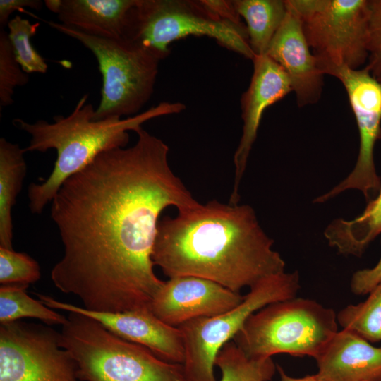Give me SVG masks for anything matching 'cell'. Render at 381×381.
Returning <instances> with one entry per match:
<instances>
[{"instance_id": "obj_1", "label": "cell", "mask_w": 381, "mask_h": 381, "mask_svg": "<svg viewBox=\"0 0 381 381\" xmlns=\"http://www.w3.org/2000/svg\"><path fill=\"white\" fill-rule=\"evenodd\" d=\"M135 133V145L99 155L52 200L64 255L51 279L88 310L150 308L164 283L152 260L159 216L200 204L171 170L168 145L142 127Z\"/></svg>"}, {"instance_id": "obj_2", "label": "cell", "mask_w": 381, "mask_h": 381, "mask_svg": "<svg viewBox=\"0 0 381 381\" xmlns=\"http://www.w3.org/2000/svg\"><path fill=\"white\" fill-rule=\"evenodd\" d=\"M273 243L250 206L211 200L159 220L152 260L169 278L201 277L240 293L284 272Z\"/></svg>"}, {"instance_id": "obj_3", "label": "cell", "mask_w": 381, "mask_h": 381, "mask_svg": "<svg viewBox=\"0 0 381 381\" xmlns=\"http://www.w3.org/2000/svg\"><path fill=\"white\" fill-rule=\"evenodd\" d=\"M87 99L88 94L83 95L70 114L57 115L52 122L38 120L29 123L19 118L13 120L16 127L30 135L25 152L56 151V159L48 178L42 183H32L28 187L29 208L33 214H40L61 184L99 155L125 147L129 141L128 131L135 132L150 119L177 114L185 109L180 102H162L125 119L113 116L95 120V109Z\"/></svg>"}, {"instance_id": "obj_4", "label": "cell", "mask_w": 381, "mask_h": 381, "mask_svg": "<svg viewBox=\"0 0 381 381\" xmlns=\"http://www.w3.org/2000/svg\"><path fill=\"white\" fill-rule=\"evenodd\" d=\"M59 342L82 381H186L182 364L167 362L79 313L69 312Z\"/></svg>"}, {"instance_id": "obj_5", "label": "cell", "mask_w": 381, "mask_h": 381, "mask_svg": "<svg viewBox=\"0 0 381 381\" xmlns=\"http://www.w3.org/2000/svg\"><path fill=\"white\" fill-rule=\"evenodd\" d=\"M337 332L333 309L294 297L254 313L232 341L250 358L288 353L315 358Z\"/></svg>"}, {"instance_id": "obj_6", "label": "cell", "mask_w": 381, "mask_h": 381, "mask_svg": "<svg viewBox=\"0 0 381 381\" xmlns=\"http://www.w3.org/2000/svg\"><path fill=\"white\" fill-rule=\"evenodd\" d=\"M190 35L213 38L248 59L255 57L246 25L222 20L200 0H137L131 11L124 38L161 61L169 54L171 43Z\"/></svg>"}, {"instance_id": "obj_7", "label": "cell", "mask_w": 381, "mask_h": 381, "mask_svg": "<svg viewBox=\"0 0 381 381\" xmlns=\"http://www.w3.org/2000/svg\"><path fill=\"white\" fill-rule=\"evenodd\" d=\"M48 25L88 49L102 74L101 99L95 120L136 115L154 92L160 60L126 38L109 40L83 33L54 21Z\"/></svg>"}, {"instance_id": "obj_8", "label": "cell", "mask_w": 381, "mask_h": 381, "mask_svg": "<svg viewBox=\"0 0 381 381\" xmlns=\"http://www.w3.org/2000/svg\"><path fill=\"white\" fill-rule=\"evenodd\" d=\"M300 288L298 272L284 271L250 287L243 301L232 309L179 326L185 349L183 367L186 381H217L214 374L216 357L248 318L272 303L296 297Z\"/></svg>"}, {"instance_id": "obj_9", "label": "cell", "mask_w": 381, "mask_h": 381, "mask_svg": "<svg viewBox=\"0 0 381 381\" xmlns=\"http://www.w3.org/2000/svg\"><path fill=\"white\" fill-rule=\"evenodd\" d=\"M319 65L358 69L368 58L369 0H289Z\"/></svg>"}, {"instance_id": "obj_10", "label": "cell", "mask_w": 381, "mask_h": 381, "mask_svg": "<svg viewBox=\"0 0 381 381\" xmlns=\"http://www.w3.org/2000/svg\"><path fill=\"white\" fill-rule=\"evenodd\" d=\"M322 72L343 85L354 114L359 133V150L352 171L315 202H324L348 189L361 191L369 202L381 188L374 161V150L381 138V82L365 66L353 69L344 66L319 65Z\"/></svg>"}, {"instance_id": "obj_11", "label": "cell", "mask_w": 381, "mask_h": 381, "mask_svg": "<svg viewBox=\"0 0 381 381\" xmlns=\"http://www.w3.org/2000/svg\"><path fill=\"white\" fill-rule=\"evenodd\" d=\"M60 332L20 320L0 325V381H82Z\"/></svg>"}, {"instance_id": "obj_12", "label": "cell", "mask_w": 381, "mask_h": 381, "mask_svg": "<svg viewBox=\"0 0 381 381\" xmlns=\"http://www.w3.org/2000/svg\"><path fill=\"white\" fill-rule=\"evenodd\" d=\"M35 295L50 308L79 313L97 320L109 331L146 347L167 362L182 365L184 362L185 349L181 330L162 322L150 308L119 313L95 312L48 295L39 293Z\"/></svg>"}, {"instance_id": "obj_13", "label": "cell", "mask_w": 381, "mask_h": 381, "mask_svg": "<svg viewBox=\"0 0 381 381\" xmlns=\"http://www.w3.org/2000/svg\"><path fill=\"white\" fill-rule=\"evenodd\" d=\"M243 296L207 279L179 276L164 281L150 308L164 323L179 327L190 320L232 309Z\"/></svg>"}, {"instance_id": "obj_14", "label": "cell", "mask_w": 381, "mask_h": 381, "mask_svg": "<svg viewBox=\"0 0 381 381\" xmlns=\"http://www.w3.org/2000/svg\"><path fill=\"white\" fill-rule=\"evenodd\" d=\"M253 72L249 86L241 98L243 131L234 155L235 178L229 203L240 199L238 188L248 159L256 140L261 118L265 109L292 92L290 80L281 68L267 54L252 60Z\"/></svg>"}, {"instance_id": "obj_15", "label": "cell", "mask_w": 381, "mask_h": 381, "mask_svg": "<svg viewBox=\"0 0 381 381\" xmlns=\"http://www.w3.org/2000/svg\"><path fill=\"white\" fill-rule=\"evenodd\" d=\"M286 16L266 54L288 76L298 107L316 104L321 98L324 75L302 30L300 19L286 0Z\"/></svg>"}, {"instance_id": "obj_16", "label": "cell", "mask_w": 381, "mask_h": 381, "mask_svg": "<svg viewBox=\"0 0 381 381\" xmlns=\"http://www.w3.org/2000/svg\"><path fill=\"white\" fill-rule=\"evenodd\" d=\"M315 359L323 381H381V347L347 329L338 331Z\"/></svg>"}, {"instance_id": "obj_17", "label": "cell", "mask_w": 381, "mask_h": 381, "mask_svg": "<svg viewBox=\"0 0 381 381\" xmlns=\"http://www.w3.org/2000/svg\"><path fill=\"white\" fill-rule=\"evenodd\" d=\"M137 0H46L59 23L83 33L109 40L124 38Z\"/></svg>"}, {"instance_id": "obj_18", "label": "cell", "mask_w": 381, "mask_h": 381, "mask_svg": "<svg viewBox=\"0 0 381 381\" xmlns=\"http://www.w3.org/2000/svg\"><path fill=\"white\" fill-rule=\"evenodd\" d=\"M380 234L381 188L359 216L350 220L336 219L324 232L329 244L339 253L357 257L361 256Z\"/></svg>"}, {"instance_id": "obj_19", "label": "cell", "mask_w": 381, "mask_h": 381, "mask_svg": "<svg viewBox=\"0 0 381 381\" xmlns=\"http://www.w3.org/2000/svg\"><path fill=\"white\" fill-rule=\"evenodd\" d=\"M24 149L0 138V246L13 249L11 209L26 175Z\"/></svg>"}, {"instance_id": "obj_20", "label": "cell", "mask_w": 381, "mask_h": 381, "mask_svg": "<svg viewBox=\"0 0 381 381\" xmlns=\"http://www.w3.org/2000/svg\"><path fill=\"white\" fill-rule=\"evenodd\" d=\"M233 3L246 22L249 44L255 56L266 54L286 16V0H235Z\"/></svg>"}, {"instance_id": "obj_21", "label": "cell", "mask_w": 381, "mask_h": 381, "mask_svg": "<svg viewBox=\"0 0 381 381\" xmlns=\"http://www.w3.org/2000/svg\"><path fill=\"white\" fill-rule=\"evenodd\" d=\"M28 285L8 284L0 287V324H6L24 318H35L45 325H64L67 317L31 298L27 293Z\"/></svg>"}, {"instance_id": "obj_22", "label": "cell", "mask_w": 381, "mask_h": 381, "mask_svg": "<svg viewBox=\"0 0 381 381\" xmlns=\"http://www.w3.org/2000/svg\"><path fill=\"white\" fill-rule=\"evenodd\" d=\"M215 365L221 370L220 381H270L277 370L272 357L250 358L234 341L220 349Z\"/></svg>"}, {"instance_id": "obj_23", "label": "cell", "mask_w": 381, "mask_h": 381, "mask_svg": "<svg viewBox=\"0 0 381 381\" xmlns=\"http://www.w3.org/2000/svg\"><path fill=\"white\" fill-rule=\"evenodd\" d=\"M338 325L369 342L381 341V283L369 293L366 300L349 304L337 315Z\"/></svg>"}, {"instance_id": "obj_24", "label": "cell", "mask_w": 381, "mask_h": 381, "mask_svg": "<svg viewBox=\"0 0 381 381\" xmlns=\"http://www.w3.org/2000/svg\"><path fill=\"white\" fill-rule=\"evenodd\" d=\"M39 26V23H32L18 15L11 18L7 24L8 38L14 55L23 71L28 74L44 73L48 68L45 59L37 52L31 42Z\"/></svg>"}, {"instance_id": "obj_25", "label": "cell", "mask_w": 381, "mask_h": 381, "mask_svg": "<svg viewBox=\"0 0 381 381\" xmlns=\"http://www.w3.org/2000/svg\"><path fill=\"white\" fill-rule=\"evenodd\" d=\"M28 74L25 73L18 62L7 32L0 30V107H8L13 103V95L18 86L28 83Z\"/></svg>"}, {"instance_id": "obj_26", "label": "cell", "mask_w": 381, "mask_h": 381, "mask_svg": "<svg viewBox=\"0 0 381 381\" xmlns=\"http://www.w3.org/2000/svg\"><path fill=\"white\" fill-rule=\"evenodd\" d=\"M41 277L36 260L25 253L0 246V283L1 285H28Z\"/></svg>"}, {"instance_id": "obj_27", "label": "cell", "mask_w": 381, "mask_h": 381, "mask_svg": "<svg viewBox=\"0 0 381 381\" xmlns=\"http://www.w3.org/2000/svg\"><path fill=\"white\" fill-rule=\"evenodd\" d=\"M368 58L365 67L377 79L381 75V0H369Z\"/></svg>"}, {"instance_id": "obj_28", "label": "cell", "mask_w": 381, "mask_h": 381, "mask_svg": "<svg viewBox=\"0 0 381 381\" xmlns=\"http://www.w3.org/2000/svg\"><path fill=\"white\" fill-rule=\"evenodd\" d=\"M381 283V257L371 268L356 271L353 274L350 287L355 295H365Z\"/></svg>"}, {"instance_id": "obj_29", "label": "cell", "mask_w": 381, "mask_h": 381, "mask_svg": "<svg viewBox=\"0 0 381 381\" xmlns=\"http://www.w3.org/2000/svg\"><path fill=\"white\" fill-rule=\"evenodd\" d=\"M201 3L212 13L222 20L237 25L243 26L241 17L238 13L233 1L228 0H200Z\"/></svg>"}, {"instance_id": "obj_30", "label": "cell", "mask_w": 381, "mask_h": 381, "mask_svg": "<svg viewBox=\"0 0 381 381\" xmlns=\"http://www.w3.org/2000/svg\"><path fill=\"white\" fill-rule=\"evenodd\" d=\"M44 1L40 0H0V30H4L10 16L16 11L26 12L25 8L40 10Z\"/></svg>"}, {"instance_id": "obj_31", "label": "cell", "mask_w": 381, "mask_h": 381, "mask_svg": "<svg viewBox=\"0 0 381 381\" xmlns=\"http://www.w3.org/2000/svg\"><path fill=\"white\" fill-rule=\"evenodd\" d=\"M277 369L280 377V381H323L317 373L302 377H294L286 374L282 366L279 365H277Z\"/></svg>"}, {"instance_id": "obj_32", "label": "cell", "mask_w": 381, "mask_h": 381, "mask_svg": "<svg viewBox=\"0 0 381 381\" xmlns=\"http://www.w3.org/2000/svg\"><path fill=\"white\" fill-rule=\"evenodd\" d=\"M377 80H378L380 82H381V75Z\"/></svg>"}, {"instance_id": "obj_33", "label": "cell", "mask_w": 381, "mask_h": 381, "mask_svg": "<svg viewBox=\"0 0 381 381\" xmlns=\"http://www.w3.org/2000/svg\"><path fill=\"white\" fill-rule=\"evenodd\" d=\"M381 347V346H380Z\"/></svg>"}]
</instances>
